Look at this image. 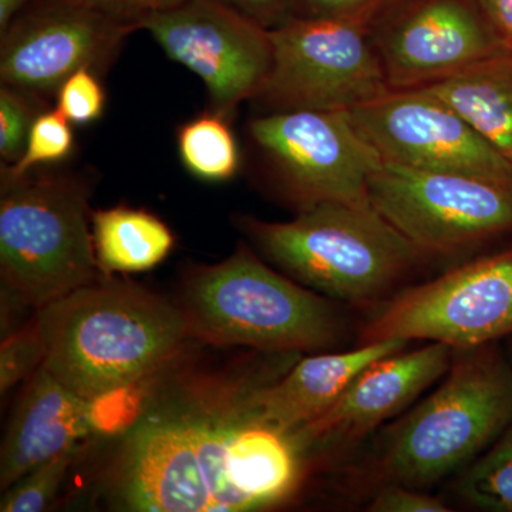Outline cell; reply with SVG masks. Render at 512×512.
Returning a JSON list of instances; mask_svg holds the SVG:
<instances>
[{
  "label": "cell",
  "instance_id": "obj_20",
  "mask_svg": "<svg viewBox=\"0 0 512 512\" xmlns=\"http://www.w3.org/2000/svg\"><path fill=\"white\" fill-rule=\"evenodd\" d=\"M229 119L211 109L178 126V157L198 180L225 183L238 174L241 153Z\"/></svg>",
  "mask_w": 512,
  "mask_h": 512
},
{
  "label": "cell",
  "instance_id": "obj_16",
  "mask_svg": "<svg viewBox=\"0 0 512 512\" xmlns=\"http://www.w3.org/2000/svg\"><path fill=\"white\" fill-rule=\"evenodd\" d=\"M410 342L402 339L366 343L339 353H315L302 359L278 382L239 396L232 409L242 419L291 434L316 419L338 400L367 366Z\"/></svg>",
  "mask_w": 512,
  "mask_h": 512
},
{
  "label": "cell",
  "instance_id": "obj_22",
  "mask_svg": "<svg viewBox=\"0 0 512 512\" xmlns=\"http://www.w3.org/2000/svg\"><path fill=\"white\" fill-rule=\"evenodd\" d=\"M72 126L59 110H43L30 128L25 153L15 164L0 165V173L20 177L37 168L62 163L74 150Z\"/></svg>",
  "mask_w": 512,
  "mask_h": 512
},
{
  "label": "cell",
  "instance_id": "obj_31",
  "mask_svg": "<svg viewBox=\"0 0 512 512\" xmlns=\"http://www.w3.org/2000/svg\"><path fill=\"white\" fill-rule=\"evenodd\" d=\"M480 3L497 35L512 50V0H480Z\"/></svg>",
  "mask_w": 512,
  "mask_h": 512
},
{
  "label": "cell",
  "instance_id": "obj_11",
  "mask_svg": "<svg viewBox=\"0 0 512 512\" xmlns=\"http://www.w3.org/2000/svg\"><path fill=\"white\" fill-rule=\"evenodd\" d=\"M136 30L90 0H33L0 35V80L46 101L79 70L106 73Z\"/></svg>",
  "mask_w": 512,
  "mask_h": 512
},
{
  "label": "cell",
  "instance_id": "obj_8",
  "mask_svg": "<svg viewBox=\"0 0 512 512\" xmlns=\"http://www.w3.org/2000/svg\"><path fill=\"white\" fill-rule=\"evenodd\" d=\"M370 204L421 254H454L512 229V183L383 163Z\"/></svg>",
  "mask_w": 512,
  "mask_h": 512
},
{
  "label": "cell",
  "instance_id": "obj_27",
  "mask_svg": "<svg viewBox=\"0 0 512 512\" xmlns=\"http://www.w3.org/2000/svg\"><path fill=\"white\" fill-rule=\"evenodd\" d=\"M394 0H295V16L302 18H356L375 22Z\"/></svg>",
  "mask_w": 512,
  "mask_h": 512
},
{
  "label": "cell",
  "instance_id": "obj_12",
  "mask_svg": "<svg viewBox=\"0 0 512 512\" xmlns=\"http://www.w3.org/2000/svg\"><path fill=\"white\" fill-rule=\"evenodd\" d=\"M140 29L168 59L197 74L211 109L228 117L259 96L274 62L271 32L218 0H185L147 16Z\"/></svg>",
  "mask_w": 512,
  "mask_h": 512
},
{
  "label": "cell",
  "instance_id": "obj_5",
  "mask_svg": "<svg viewBox=\"0 0 512 512\" xmlns=\"http://www.w3.org/2000/svg\"><path fill=\"white\" fill-rule=\"evenodd\" d=\"M0 185V272L23 302L40 309L103 278L83 174L42 167Z\"/></svg>",
  "mask_w": 512,
  "mask_h": 512
},
{
  "label": "cell",
  "instance_id": "obj_9",
  "mask_svg": "<svg viewBox=\"0 0 512 512\" xmlns=\"http://www.w3.org/2000/svg\"><path fill=\"white\" fill-rule=\"evenodd\" d=\"M248 133L269 173L299 207L372 205L369 184L383 161L348 111H274L249 121Z\"/></svg>",
  "mask_w": 512,
  "mask_h": 512
},
{
  "label": "cell",
  "instance_id": "obj_4",
  "mask_svg": "<svg viewBox=\"0 0 512 512\" xmlns=\"http://www.w3.org/2000/svg\"><path fill=\"white\" fill-rule=\"evenodd\" d=\"M512 424V369L493 346L454 350L443 383L387 433L389 484L424 488L470 466Z\"/></svg>",
  "mask_w": 512,
  "mask_h": 512
},
{
  "label": "cell",
  "instance_id": "obj_18",
  "mask_svg": "<svg viewBox=\"0 0 512 512\" xmlns=\"http://www.w3.org/2000/svg\"><path fill=\"white\" fill-rule=\"evenodd\" d=\"M456 111L512 164V50L504 49L420 87Z\"/></svg>",
  "mask_w": 512,
  "mask_h": 512
},
{
  "label": "cell",
  "instance_id": "obj_2",
  "mask_svg": "<svg viewBox=\"0 0 512 512\" xmlns=\"http://www.w3.org/2000/svg\"><path fill=\"white\" fill-rule=\"evenodd\" d=\"M190 338L266 352L319 353L342 336L325 298L266 266L247 245L185 279L180 305Z\"/></svg>",
  "mask_w": 512,
  "mask_h": 512
},
{
  "label": "cell",
  "instance_id": "obj_10",
  "mask_svg": "<svg viewBox=\"0 0 512 512\" xmlns=\"http://www.w3.org/2000/svg\"><path fill=\"white\" fill-rule=\"evenodd\" d=\"M508 335H512V248L394 296L362 330L360 345L427 340L463 350Z\"/></svg>",
  "mask_w": 512,
  "mask_h": 512
},
{
  "label": "cell",
  "instance_id": "obj_28",
  "mask_svg": "<svg viewBox=\"0 0 512 512\" xmlns=\"http://www.w3.org/2000/svg\"><path fill=\"white\" fill-rule=\"evenodd\" d=\"M420 488L389 484L369 505L372 512H448L451 510L439 498L421 493Z\"/></svg>",
  "mask_w": 512,
  "mask_h": 512
},
{
  "label": "cell",
  "instance_id": "obj_21",
  "mask_svg": "<svg viewBox=\"0 0 512 512\" xmlns=\"http://www.w3.org/2000/svg\"><path fill=\"white\" fill-rule=\"evenodd\" d=\"M458 494L485 511L512 512V426L467 467Z\"/></svg>",
  "mask_w": 512,
  "mask_h": 512
},
{
  "label": "cell",
  "instance_id": "obj_1",
  "mask_svg": "<svg viewBox=\"0 0 512 512\" xmlns=\"http://www.w3.org/2000/svg\"><path fill=\"white\" fill-rule=\"evenodd\" d=\"M43 366L94 400L153 376L190 339L180 306L104 275L37 309Z\"/></svg>",
  "mask_w": 512,
  "mask_h": 512
},
{
  "label": "cell",
  "instance_id": "obj_23",
  "mask_svg": "<svg viewBox=\"0 0 512 512\" xmlns=\"http://www.w3.org/2000/svg\"><path fill=\"white\" fill-rule=\"evenodd\" d=\"M76 448L64 451L40 464L10 485L0 503L2 512H39L56 497L67 471L76 457Z\"/></svg>",
  "mask_w": 512,
  "mask_h": 512
},
{
  "label": "cell",
  "instance_id": "obj_14",
  "mask_svg": "<svg viewBox=\"0 0 512 512\" xmlns=\"http://www.w3.org/2000/svg\"><path fill=\"white\" fill-rule=\"evenodd\" d=\"M372 39L392 90H413L507 49L480 0H409L376 19Z\"/></svg>",
  "mask_w": 512,
  "mask_h": 512
},
{
  "label": "cell",
  "instance_id": "obj_3",
  "mask_svg": "<svg viewBox=\"0 0 512 512\" xmlns=\"http://www.w3.org/2000/svg\"><path fill=\"white\" fill-rule=\"evenodd\" d=\"M238 224L286 275L350 303L379 299L424 256L372 205L320 202L291 221L244 215Z\"/></svg>",
  "mask_w": 512,
  "mask_h": 512
},
{
  "label": "cell",
  "instance_id": "obj_7",
  "mask_svg": "<svg viewBox=\"0 0 512 512\" xmlns=\"http://www.w3.org/2000/svg\"><path fill=\"white\" fill-rule=\"evenodd\" d=\"M356 18L292 16L271 32L274 62L256 99L274 111H350L389 92L372 39Z\"/></svg>",
  "mask_w": 512,
  "mask_h": 512
},
{
  "label": "cell",
  "instance_id": "obj_6",
  "mask_svg": "<svg viewBox=\"0 0 512 512\" xmlns=\"http://www.w3.org/2000/svg\"><path fill=\"white\" fill-rule=\"evenodd\" d=\"M234 409L222 416L173 413L148 417L121 448L114 495L123 510H254L234 477Z\"/></svg>",
  "mask_w": 512,
  "mask_h": 512
},
{
  "label": "cell",
  "instance_id": "obj_15",
  "mask_svg": "<svg viewBox=\"0 0 512 512\" xmlns=\"http://www.w3.org/2000/svg\"><path fill=\"white\" fill-rule=\"evenodd\" d=\"M454 350L429 342L420 349L402 350L367 366L335 403L291 437L296 446L349 447L384 421L402 413L446 375Z\"/></svg>",
  "mask_w": 512,
  "mask_h": 512
},
{
  "label": "cell",
  "instance_id": "obj_17",
  "mask_svg": "<svg viewBox=\"0 0 512 512\" xmlns=\"http://www.w3.org/2000/svg\"><path fill=\"white\" fill-rule=\"evenodd\" d=\"M94 429L92 400L77 396L45 366L30 377L13 414L0 457V487L77 447Z\"/></svg>",
  "mask_w": 512,
  "mask_h": 512
},
{
  "label": "cell",
  "instance_id": "obj_19",
  "mask_svg": "<svg viewBox=\"0 0 512 512\" xmlns=\"http://www.w3.org/2000/svg\"><path fill=\"white\" fill-rule=\"evenodd\" d=\"M92 234L97 262L106 276L150 271L175 245L173 231L163 220L127 205L93 211Z\"/></svg>",
  "mask_w": 512,
  "mask_h": 512
},
{
  "label": "cell",
  "instance_id": "obj_26",
  "mask_svg": "<svg viewBox=\"0 0 512 512\" xmlns=\"http://www.w3.org/2000/svg\"><path fill=\"white\" fill-rule=\"evenodd\" d=\"M45 363V348L36 328L35 319L30 325L8 336L0 349V390L8 392Z\"/></svg>",
  "mask_w": 512,
  "mask_h": 512
},
{
  "label": "cell",
  "instance_id": "obj_13",
  "mask_svg": "<svg viewBox=\"0 0 512 512\" xmlns=\"http://www.w3.org/2000/svg\"><path fill=\"white\" fill-rule=\"evenodd\" d=\"M348 113L383 163L512 183L510 161L456 111L419 89L392 90Z\"/></svg>",
  "mask_w": 512,
  "mask_h": 512
},
{
  "label": "cell",
  "instance_id": "obj_24",
  "mask_svg": "<svg viewBox=\"0 0 512 512\" xmlns=\"http://www.w3.org/2000/svg\"><path fill=\"white\" fill-rule=\"evenodd\" d=\"M46 101L15 87H0V158L12 165L25 153L30 128Z\"/></svg>",
  "mask_w": 512,
  "mask_h": 512
},
{
  "label": "cell",
  "instance_id": "obj_29",
  "mask_svg": "<svg viewBox=\"0 0 512 512\" xmlns=\"http://www.w3.org/2000/svg\"><path fill=\"white\" fill-rule=\"evenodd\" d=\"M266 30L295 16V0H218Z\"/></svg>",
  "mask_w": 512,
  "mask_h": 512
},
{
  "label": "cell",
  "instance_id": "obj_25",
  "mask_svg": "<svg viewBox=\"0 0 512 512\" xmlns=\"http://www.w3.org/2000/svg\"><path fill=\"white\" fill-rule=\"evenodd\" d=\"M56 109L74 126H89L103 117L107 93L100 74L90 69L73 73L56 94Z\"/></svg>",
  "mask_w": 512,
  "mask_h": 512
},
{
  "label": "cell",
  "instance_id": "obj_32",
  "mask_svg": "<svg viewBox=\"0 0 512 512\" xmlns=\"http://www.w3.org/2000/svg\"><path fill=\"white\" fill-rule=\"evenodd\" d=\"M33 0H0V35Z\"/></svg>",
  "mask_w": 512,
  "mask_h": 512
},
{
  "label": "cell",
  "instance_id": "obj_30",
  "mask_svg": "<svg viewBox=\"0 0 512 512\" xmlns=\"http://www.w3.org/2000/svg\"><path fill=\"white\" fill-rule=\"evenodd\" d=\"M113 18L140 29V23L147 16L180 5L185 0H90Z\"/></svg>",
  "mask_w": 512,
  "mask_h": 512
}]
</instances>
